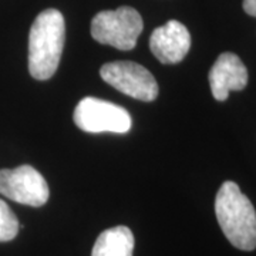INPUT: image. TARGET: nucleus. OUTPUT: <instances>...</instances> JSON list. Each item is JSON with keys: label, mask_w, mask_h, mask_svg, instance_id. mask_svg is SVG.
I'll return each mask as SVG.
<instances>
[{"label": "nucleus", "mask_w": 256, "mask_h": 256, "mask_svg": "<svg viewBox=\"0 0 256 256\" xmlns=\"http://www.w3.org/2000/svg\"><path fill=\"white\" fill-rule=\"evenodd\" d=\"M100 74L104 82L128 97L141 101H154L158 96L156 77L141 64L134 62H112L104 64Z\"/></svg>", "instance_id": "5"}, {"label": "nucleus", "mask_w": 256, "mask_h": 256, "mask_svg": "<svg viewBox=\"0 0 256 256\" xmlns=\"http://www.w3.org/2000/svg\"><path fill=\"white\" fill-rule=\"evenodd\" d=\"M18 220L9 205L0 200V242H9L18 236Z\"/></svg>", "instance_id": "10"}, {"label": "nucleus", "mask_w": 256, "mask_h": 256, "mask_svg": "<svg viewBox=\"0 0 256 256\" xmlns=\"http://www.w3.org/2000/svg\"><path fill=\"white\" fill-rule=\"evenodd\" d=\"M66 38L63 14L56 9L42 12L28 34V72L36 80H48L56 73Z\"/></svg>", "instance_id": "1"}, {"label": "nucleus", "mask_w": 256, "mask_h": 256, "mask_svg": "<svg viewBox=\"0 0 256 256\" xmlns=\"http://www.w3.org/2000/svg\"><path fill=\"white\" fill-rule=\"evenodd\" d=\"M76 126L86 132L126 134L131 128V116L126 108L96 97L82 98L73 114Z\"/></svg>", "instance_id": "4"}, {"label": "nucleus", "mask_w": 256, "mask_h": 256, "mask_svg": "<svg viewBox=\"0 0 256 256\" xmlns=\"http://www.w3.org/2000/svg\"><path fill=\"white\" fill-rule=\"evenodd\" d=\"M215 214L222 232L240 250L256 249V210L238 184L225 181L215 198Z\"/></svg>", "instance_id": "2"}, {"label": "nucleus", "mask_w": 256, "mask_h": 256, "mask_svg": "<svg viewBox=\"0 0 256 256\" xmlns=\"http://www.w3.org/2000/svg\"><path fill=\"white\" fill-rule=\"evenodd\" d=\"M0 194L12 201L43 206L50 196L46 180L30 165H20L14 170L0 171Z\"/></svg>", "instance_id": "6"}, {"label": "nucleus", "mask_w": 256, "mask_h": 256, "mask_svg": "<svg viewBox=\"0 0 256 256\" xmlns=\"http://www.w3.org/2000/svg\"><path fill=\"white\" fill-rule=\"evenodd\" d=\"M144 28L137 10L122 6L117 10H104L92 20V36L101 44L118 50H132Z\"/></svg>", "instance_id": "3"}, {"label": "nucleus", "mask_w": 256, "mask_h": 256, "mask_svg": "<svg viewBox=\"0 0 256 256\" xmlns=\"http://www.w3.org/2000/svg\"><path fill=\"white\" fill-rule=\"evenodd\" d=\"M248 84V70L238 56L222 53L210 72V92L215 100L225 101L230 92H240Z\"/></svg>", "instance_id": "8"}, {"label": "nucleus", "mask_w": 256, "mask_h": 256, "mask_svg": "<svg viewBox=\"0 0 256 256\" xmlns=\"http://www.w3.org/2000/svg\"><path fill=\"white\" fill-rule=\"evenodd\" d=\"M244 10L249 16L256 18V0H244Z\"/></svg>", "instance_id": "11"}, {"label": "nucleus", "mask_w": 256, "mask_h": 256, "mask_svg": "<svg viewBox=\"0 0 256 256\" xmlns=\"http://www.w3.org/2000/svg\"><path fill=\"white\" fill-rule=\"evenodd\" d=\"M134 235L127 226H114L101 232L92 256H132Z\"/></svg>", "instance_id": "9"}, {"label": "nucleus", "mask_w": 256, "mask_h": 256, "mask_svg": "<svg viewBox=\"0 0 256 256\" xmlns=\"http://www.w3.org/2000/svg\"><path fill=\"white\" fill-rule=\"evenodd\" d=\"M191 47V34L178 20H170L164 26L156 28L150 37L152 54L164 64L182 62Z\"/></svg>", "instance_id": "7"}]
</instances>
